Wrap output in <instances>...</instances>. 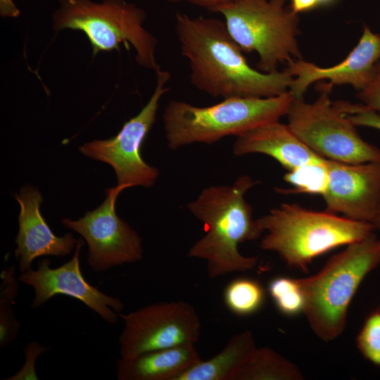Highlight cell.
Instances as JSON below:
<instances>
[{
    "label": "cell",
    "instance_id": "1",
    "mask_svg": "<svg viewBox=\"0 0 380 380\" xmlns=\"http://www.w3.org/2000/svg\"><path fill=\"white\" fill-rule=\"evenodd\" d=\"M175 33L188 61L191 84L214 97H271L289 90L293 77L285 70L253 68L224 21L178 12Z\"/></svg>",
    "mask_w": 380,
    "mask_h": 380
},
{
    "label": "cell",
    "instance_id": "2",
    "mask_svg": "<svg viewBox=\"0 0 380 380\" xmlns=\"http://www.w3.org/2000/svg\"><path fill=\"white\" fill-rule=\"evenodd\" d=\"M258 183L241 175L230 185H216L202 190L187 204V209L205 227L206 234L189 249L187 255L204 260L210 278L255 267L258 258L240 253L238 246L258 239L263 233L253 218L245 194Z\"/></svg>",
    "mask_w": 380,
    "mask_h": 380
},
{
    "label": "cell",
    "instance_id": "3",
    "mask_svg": "<svg viewBox=\"0 0 380 380\" xmlns=\"http://www.w3.org/2000/svg\"><path fill=\"white\" fill-rule=\"evenodd\" d=\"M256 220L265 233L260 248L276 252L287 265L304 272L315 258L363 239L376 229L369 222L312 210L298 203H281Z\"/></svg>",
    "mask_w": 380,
    "mask_h": 380
},
{
    "label": "cell",
    "instance_id": "4",
    "mask_svg": "<svg viewBox=\"0 0 380 380\" xmlns=\"http://www.w3.org/2000/svg\"><path fill=\"white\" fill-rule=\"evenodd\" d=\"M294 96L289 90L271 97H232L198 107L171 100L163 112L167 144L171 150L194 144H213L239 136L286 115Z\"/></svg>",
    "mask_w": 380,
    "mask_h": 380
},
{
    "label": "cell",
    "instance_id": "5",
    "mask_svg": "<svg viewBox=\"0 0 380 380\" xmlns=\"http://www.w3.org/2000/svg\"><path fill=\"white\" fill-rule=\"evenodd\" d=\"M380 263V239L373 232L332 256L317 274L297 279L310 327L328 341L343 332L348 306L367 274Z\"/></svg>",
    "mask_w": 380,
    "mask_h": 380
},
{
    "label": "cell",
    "instance_id": "6",
    "mask_svg": "<svg viewBox=\"0 0 380 380\" xmlns=\"http://www.w3.org/2000/svg\"><path fill=\"white\" fill-rule=\"evenodd\" d=\"M52 15L56 32L70 29L84 32L95 56L118 50L120 45L134 47L137 63L156 71L160 68L155 51L158 41L143 26L146 12L126 0H59Z\"/></svg>",
    "mask_w": 380,
    "mask_h": 380
},
{
    "label": "cell",
    "instance_id": "7",
    "mask_svg": "<svg viewBox=\"0 0 380 380\" xmlns=\"http://www.w3.org/2000/svg\"><path fill=\"white\" fill-rule=\"evenodd\" d=\"M286 2L235 0L216 11L241 50L258 53L261 72H273L281 63L302 58L297 39L298 16L286 8Z\"/></svg>",
    "mask_w": 380,
    "mask_h": 380
},
{
    "label": "cell",
    "instance_id": "8",
    "mask_svg": "<svg viewBox=\"0 0 380 380\" xmlns=\"http://www.w3.org/2000/svg\"><path fill=\"white\" fill-rule=\"evenodd\" d=\"M332 87L322 83L312 103L294 97L286 115L288 126L307 146L327 159L350 164L380 163V148L365 141L348 118L352 103L331 101Z\"/></svg>",
    "mask_w": 380,
    "mask_h": 380
},
{
    "label": "cell",
    "instance_id": "9",
    "mask_svg": "<svg viewBox=\"0 0 380 380\" xmlns=\"http://www.w3.org/2000/svg\"><path fill=\"white\" fill-rule=\"evenodd\" d=\"M156 84L147 103L134 117L125 122L120 132L108 139H95L79 147L84 156L110 165L114 170L117 186L150 188L159 172L147 164L141 155V148L156 122L159 103L169 91L167 86L171 75L160 68L156 72Z\"/></svg>",
    "mask_w": 380,
    "mask_h": 380
},
{
    "label": "cell",
    "instance_id": "10",
    "mask_svg": "<svg viewBox=\"0 0 380 380\" xmlns=\"http://www.w3.org/2000/svg\"><path fill=\"white\" fill-rule=\"evenodd\" d=\"M124 327L119 336L120 357L185 344L199 339L201 322L194 308L184 301L159 302L120 314Z\"/></svg>",
    "mask_w": 380,
    "mask_h": 380
},
{
    "label": "cell",
    "instance_id": "11",
    "mask_svg": "<svg viewBox=\"0 0 380 380\" xmlns=\"http://www.w3.org/2000/svg\"><path fill=\"white\" fill-rule=\"evenodd\" d=\"M125 189L117 185L108 189L105 200L96 208L78 220H61L64 227L78 233L87 242V260L95 272L134 263L143 258L140 236L116 213V199Z\"/></svg>",
    "mask_w": 380,
    "mask_h": 380
},
{
    "label": "cell",
    "instance_id": "12",
    "mask_svg": "<svg viewBox=\"0 0 380 380\" xmlns=\"http://www.w3.org/2000/svg\"><path fill=\"white\" fill-rule=\"evenodd\" d=\"M83 245V241L78 239L72 257L61 266L51 268L50 261L44 259L37 269L21 272L18 279L34 289L32 308H39L56 295H65L80 300L105 322L114 324L124 305L118 298L101 292L84 278L80 265Z\"/></svg>",
    "mask_w": 380,
    "mask_h": 380
},
{
    "label": "cell",
    "instance_id": "13",
    "mask_svg": "<svg viewBox=\"0 0 380 380\" xmlns=\"http://www.w3.org/2000/svg\"><path fill=\"white\" fill-rule=\"evenodd\" d=\"M326 211L374 224L380 212V163L350 164L327 159Z\"/></svg>",
    "mask_w": 380,
    "mask_h": 380
},
{
    "label": "cell",
    "instance_id": "14",
    "mask_svg": "<svg viewBox=\"0 0 380 380\" xmlns=\"http://www.w3.org/2000/svg\"><path fill=\"white\" fill-rule=\"evenodd\" d=\"M380 61V34L364 25L357 45L341 63L322 68L303 59L287 64L285 69L293 77L289 91L294 97H303L314 82L328 80L334 84H350L360 91L372 81Z\"/></svg>",
    "mask_w": 380,
    "mask_h": 380
},
{
    "label": "cell",
    "instance_id": "15",
    "mask_svg": "<svg viewBox=\"0 0 380 380\" xmlns=\"http://www.w3.org/2000/svg\"><path fill=\"white\" fill-rule=\"evenodd\" d=\"M15 198L20 205V213L14 253L20 272L31 269L38 257L66 256L73 251L78 240L70 233L63 236L53 234L40 212L43 198L36 187L23 186Z\"/></svg>",
    "mask_w": 380,
    "mask_h": 380
},
{
    "label": "cell",
    "instance_id": "16",
    "mask_svg": "<svg viewBox=\"0 0 380 380\" xmlns=\"http://www.w3.org/2000/svg\"><path fill=\"white\" fill-rule=\"evenodd\" d=\"M233 153L241 156L261 153L275 159L288 172L310 165H321L327 158L307 146L288 125L274 121L236 137Z\"/></svg>",
    "mask_w": 380,
    "mask_h": 380
},
{
    "label": "cell",
    "instance_id": "17",
    "mask_svg": "<svg viewBox=\"0 0 380 380\" xmlns=\"http://www.w3.org/2000/svg\"><path fill=\"white\" fill-rule=\"evenodd\" d=\"M195 344H185L148 351L116 362L118 380H175L201 361Z\"/></svg>",
    "mask_w": 380,
    "mask_h": 380
},
{
    "label": "cell",
    "instance_id": "18",
    "mask_svg": "<svg viewBox=\"0 0 380 380\" xmlns=\"http://www.w3.org/2000/svg\"><path fill=\"white\" fill-rule=\"evenodd\" d=\"M255 348L252 333L244 331L232 336L214 357L200 361L175 380H234Z\"/></svg>",
    "mask_w": 380,
    "mask_h": 380
},
{
    "label": "cell",
    "instance_id": "19",
    "mask_svg": "<svg viewBox=\"0 0 380 380\" xmlns=\"http://www.w3.org/2000/svg\"><path fill=\"white\" fill-rule=\"evenodd\" d=\"M299 369L291 362L267 348H255L234 380H298Z\"/></svg>",
    "mask_w": 380,
    "mask_h": 380
},
{
    "label": "cell",
    "instance_id": "20",
    "mask_svg": "<svg viewBox=\"0 0 380 380\" xmlns=\"http://www.w3.org/2000/svg\"><path fill=\"white\" fill-rule=\"evenodd\" d=\"M223 296L226 306L232 312L246 316L255 313L262 307L265 291L257 281L239 278L227 285Z\"/></svg>",
    "mask_w": 380,
    "mask_h": 380
},
{
    "label": "cell",
    "instance_id": "21",
    "mask_svg": "<svg viewBox=\"0 0 380 380\" xmlns=\"http://www.w3.org/2000/svg\"><path fill=\"white\" fill-rule=\"evenodd\" d=\"M15 270L8 269L4 273L0 299V346L5 347L18 336L20 324L17 320L11 304L18 293V281L13 277Z\"/></svg>",
    "mask_w": 380,
    "mask_h": 380
},
{
    "label": "cell",
    "instance_id": "22",
    "mask_svg": "<svg viewBox=\"0 0 380 380\" xmlns=\"http://www.w3.org/2000/svg\"><path fill=\"white\" fill-rule=\"evenodd\" d=\"M326 163L301 167L285 174L284 179L293 185L290 189H279L284 194L305 193L322 195L327 184Z\"/></svg>",
    "mask_w": 380,
    "mask_h": 380
},
{
    "label": "cell",
    "instance_id": "23",
    "mask_svg": "<svg viewBox=\"0 0 380 380\" xmlns=\"http://www.w3.org/2000/svg\"><path fill=\"white\" fill-rule=\"evenodd\" d=\"M269 293L279 310L286 315H296L303 311L305 299L297 279L279 277L268 286Z\"/></svg>",
    "mask_w": 380,
    "mask_h": 380
},
{
    "label": "cell",
    "instance_id": "24",
    "mask_svg": "<svg viewBox=\"0 0 380 380\" xmlns=\"http://www.w3.org/2000/svg\"><path fill=\"white\" fill-rule=\"evenodd\" d=\"M357 346L362 355L380 367V310L376 309L367 317L357 337Z\"/></svg>",
    "mask_w": 380,
    "mask_h": 380
},
{
    "label": "cell",
    "instance_id": "25",
    "mask_svg": "<svg viewBox=\"0 0 380 380\" xmlns=\"http://www.w3.org/2000/svg\"><path fill=\"white\" fill-rule=\"evenodd\" d=\"M48 350L46 347L37 342L30 343L24 349L25 361L22 368L13 376L6 378L7 380L38 379L35 371V363L40 354Z\"/></svg>",
    "mask_w": 380,
    "mask_h": 380
},
{
    "label": "cell",
    "instance_id": "26",
    "mask_svg": "<svg viewBox=\"0 0 380 380\" xmlns=\"http://www.w3.org/2000/svg\"><path fill=\"white\" fill-rule=\"evenodd\" d=\"M357 97L363 106L380 115V61L372 81L358 91Z\"/></svg>",
    "mask_w": 380,
    "mask_h": 380
},
{
    "label": "cell",
    "instance_id": "27",
    "mask_svg": "<svg viewBox=\"0 0 380 380\" xmlns=\"http://www.w3.org/2000/svg\"><path fill=\"white\" fill-rule=\"evenodd\" d=\"M348 118L356 127H367L380 130V115L368 109L362 103L356 112L348 114Z\"/></svg>",
    "mask_w": 380,
    "mask_h": 380
},
{
    "label": "cell",
    "instance_id": "28",
    "mask_svg": "<svg viewBox=\"0 0 380 380\" xmlns=\"http://www.w3.org/2000/svg\"><path fill=\"white\" fill-rule=\"evenodd\" d=\"M235 0H186L187 2L208 10L210 11L216 12V11L226 6Z\"/></svg>",
    "mask_w": 380,
    "mask_h": 380
},
{
    "label": "cell",
    "instance_id": "29",
    "mask_svg": "<svg viewBox=\"0 0 380 380\" xmlns=\"http://www.w3.org/2000/svg\"><path fill=\"white\" fill-rule=\"evenodd\" d=\"M319 6L318 0H291L290 8L296 14L310 11Z\"/></svg>",
    "mask_w": 380,
    "mask_h": 380
},
{
    "label": "cell",
    "instance_id": "30",
    "mask_svg": "<svg viewBox=\"0 0 380 380\" xmlns=\"http://www.w3.org/2000/svg\"><path fill=\"white\" fill-rule=\"evenodd\" d=\"M0 15L4 18H16L20 11L13 0H0Z\"/></svg>",
    "mask_w": 380,
    "mask_h": 380
},
{
    "label": "cell",
    "instance_id": "31",
    "mask_svg": "<svg viewBox=\"0 0 380 380\" xmlns=\"http://www.w3.org/2000/svg\"><path fill=\"white\" fill-rule=\"evenodd\" d=\"M373 224L374 225L375 228L379 229L380 232V212Z\"/></svg>",
    "mask_w": 380,
    "mask_h": 380
},
{
    "label": "cell",
    "instance_id": "32",
    "mask_svg": "<svg viewBox=\"0 0 380 380\" xmlns=\"http://www.w3.org/2000/svg\"><path fill=\"white\" fill-rule=\"evenodd\" d=\"M335 1L336 0H318L319 6L331 4Z\"/></svg>",
    "mask_w": 380,
    "mask_h": 380
},
{
    "label": "cell",
    "instance_id": "33",
    "mask_svg": "<svg viewBox=\"0 0 380 380\" xmlns=\"http://www.w3.org/2000/svg\"><path fill=\"white\" fill-rule=\"evenodd\" d=\"M167 1H170V2H172V3H179V2L184 1H186V0H167Z\"/></svg>",
    "mask_w": 380,
    "mask_h": 380
}]
</instances>
